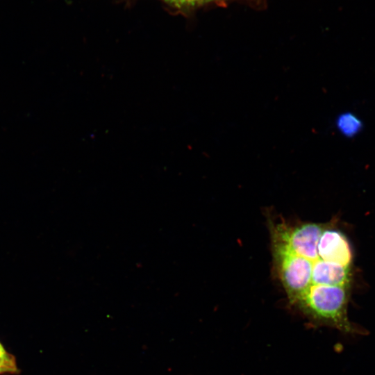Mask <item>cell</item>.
<instances>
[{"label": "cell", "instance_id": "cell-1", "mask_svg": "<svg viewBox=\"0 0 375 375\" xmlns=\"http://www.w3.org/2000/svg\"><path fill=\"white\" fill-rule=\"evenodd\" d=\"M267 226L273 274L305 318L340 288H350L351 248L333 224L272 215Z\"/></svg>", "mask_w": 375, "mask_h": 375}, {"label": "cell", "instance_id": "cell-2", "mask_svg": "<svg viewBox=\"0 0 375 375\" xmlns=\"http://www.w3.org/2000/svg\"><path fill=\"white\" fill-rule=\"evenodd\" d=\"M338 129L345 135H354L360 127V122L351 114H343L337 120Z\"/></svg>", "mask_w": 375, "mask_h": 375}, {"label": "cell", "instance_id": "cell-3", "mask_svg": "<svg viewBox=\"0 0 375 375\" xmlns=\"http://www.w3.org/2000/svg\"><path fill=\"white\" fill-rule=\"evenodd\" d=\"M167 3L178 8H185L205 3L204 0H162Z\"/></svg>", "mask_w": 375, "mask_h": 375}, {"label": "cell", "instance_id": "cell-4", "mask_svg": "<svg viewBox=\"0 0 375 375\" xmlns=\"http://www.w3.org/2000/svg\"><path fill=\"white\" fill-rule=\"evenodd\" d=\"M13 363H17L15 358L12 354L8 353L0 343V364Z\"/></svg>", "mask_w": 375, "mask_h": 375}, {"label": "cell", "instance_id": "cell-5", "mask_svg": "<svg viewBox=\"0 0 375 375\" xmlns=\"http://www.w3.org/2000/svg\"><path fill=\"white\" fill-rule=\"evenodd\" d=\"M18 372L17 363L0 364V375L4 374H16Z\"/></svg>", "mask_w": 375, "mask_h": 375}, {"label": "cell", "instance_id": "cell-6", "mask_svg": "<svg viewBox=\"0 0 375 375\" xmlns=\"http://www.w3.org/2000/svg\"><path fill=\"white\" fill-rule=\"evenodd\" d=\"M205 2H208V1H212V0H204Z\"/></svg>", "mask_w": 375, "mask_h": 375}]
</instances>
